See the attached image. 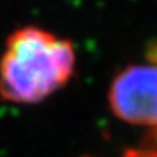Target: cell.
<instances>
[{
	"label": "cell",
	"mask_w": 157,
	"mask_h": 157,
	"mask_svg": "<svg viewBox=\"0 0 157 157\" xmlns=\"http://www.w3.org/2000/svg\"><path fill=\"white\" fill-rule=\"evenodd\" d=\"M76 66L68 39L36 26L15 31L0 60V96L16 103H36L63 87Z\"/></svg>",
	"instance_id": "1"
},
{
	"label": "cell",
	"mask_w": 157,
	"mask_h": 157,
	"mask_svg": "<svg viewBox=\"0 0 157 157\" xmlns=\"http://www.w3.org/2000/svg\"><path fill=\"white\" fill-rule=\"evenodd\" d=\"M108 99L119 119L157 128V64H134L124 68L112 80Z\"/></svg>",
	"instance_id": "2"
},
{
	"label": "cell",
	"mask_w": 157,
	"mask_h": 157,
	"mask_svg": "<svg viewBox=\"0 0 157 157\" xmlns=\"http://www.w3.org/2000/svg\"><path fill=\"white\" fill-rule=\"evenodd\" d=\"M121 157H157L156 146H144V147H129L125 148Z\"/></svg>",
	"instance_id": "3"
}]
</instances>
